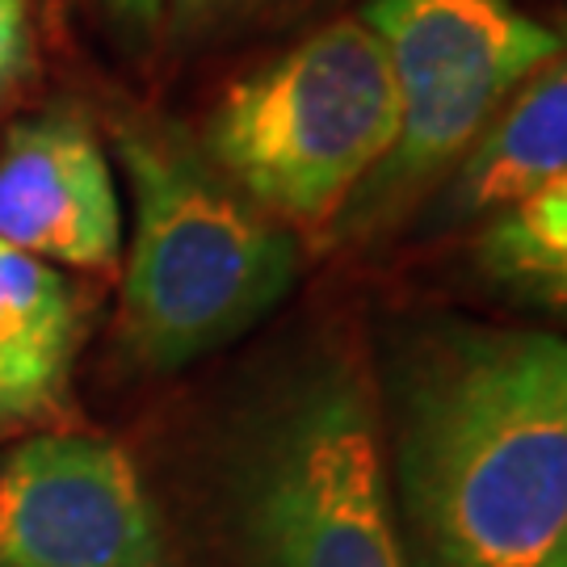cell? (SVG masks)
Wrapping results in <instances>:
<instances>
[{"mask_svg":"<svg viewBox=\"0 0 567 567\" xmlns=\"http://www.w3.org/2000/svg\"><path fill=\"white\" fill-rule=\"evenodd\" d=\"M408 567H567V337L442 316L386 362Z\"/></svg>","mask_w":567,"mask_h":567,"instance_id":"cell-1","label":"cell"},{"mask_svg":"<svg viewBox=\"0 0 567 567\" xmlns=\"http://www.w3.org/2000/svg\"><path fill=\"white\" fill-rule=\"evenodd\" d=\"M118 156L135 198L122 349L147 370H182L261 324L290 295L303 248L177 131L131 122Z\"/></svg>","mask_w":567,"mask_h":567,"instance_id":"cell-2","label":"cell"},{"mask_svg":"<svg viewBox=\"0 0 567 567\" xmlns=\"http://www.w3.org/2000/svg\"><path fill=\"white\" fill-rule=\"evenodd\" d=\"M400 131L379 34L341 18L227 89L203 126L206 161L295 236H328Z\"/></svg>","mask_w":567,"mask_h":567,"instance_id":"cell-3","label":"cell"},{"mask_svg":"<svg viewBox=\"0 0 567 567\" xmlns=\"http://www.w3.org/2000/svg\"><path fill=\"white\" fill-rule=\"evenodd\" d=\"M236 501L257 567H408L383 408L353 353H324L269 395L244 437Z\"/></svg>","mask_w":567,"mask_h":567,"instance_id":"cell-4","label":"cell"},{"mask_svg":"<svg viewBox=\"0 0 567 567\" xmlns=\"http://www.w3.org/2000/svg\"><path fill=\"white\" fill-rule=\"evenodd\" d=\"M358 18L386 51L400 131L328 231L337 240H370L429 203L496 110L567 51L513 0H370Z\"/></svg>","mask_w":567,"mask_h":567,"instance_id":"cell-5","label":"cell"},{"mask_svg":"<svg viewBox=\"0 0 567 567\" xmlns=\"http://www.w3.org/2000/svg\"><path fill=\"white\" fill-rule=\"evenodd\" d=\"M0 567H164L156 505L126 450L84 433L0 450Z\"/></svg>","mask_w":567,"mask_h":567,"instance_id":"cell-6","label":"cell"},{"mask_svg":"<svg viewBox=\"0 0 567 567\" xmlns=\"http://www.w3.org/2000/svg\"><path fill=\"white\" fill-rule=\"evenodd\" d=\"M0 244L39 261L110 269L122 206L102 143L72 114L18 122L0 147Z\"/></svg>","mask_w":567,"mask_h":567,"instance_id":"cell-7","label":"cell"},{"mask_svg":"<svg viewBox=\"0 0 567 567\" xmlns=\"http://www.w3.org/2000/svg\"><path fill=\"white\" fill-rule=\"evenodd\" d=\"M567 173V51L538 68L429 198V231L480 227Z\"/></svg>","mask_w":567,"mask_h":567,"instance_id":"cell-8","label":"cell"},{"mask_svg":"<svg viewBox=\"0 0 567 567\" xmlns=\"http://www.w3.org/2000/svg\"><path fill=\"white\" fill-rule=\"evenodd\" d=\"M81 344V299L55 265L0 244V429L60 404Z\"/></svg>","mask_w":567,"mask_h":567,"instance_id":"cell-9","label":"cell"},{"mask_svg":"<svg viewBox=\"0 0 567 567\" xmlns=\"http://www.w3.org/2000/svg\"><path fill=\"white\" fill-rule=\"evenodd\" d=\"M471 261L492 286L567 320V173L475 227Z\"/></svg>","mask_w":567,"mask_h":567,"instance_id":"cell-10","label":"cell"},{"mask_svg":"<svg viewBox=\"0 0 567 567\" xmlns=\"http://www.w3.org/2000/svg\"><path fill=\"white\" fill-rule=\"evenodd\" d=\"M278 4L282 0H168L173 25L185 30V34H219V30L261 18Z\"/></svg>","mask_w":567,"mask_h":567,"instance_id":"cell-11","label":"cell"},{"mask_svg":"<svg viewBox=\"0 0 567 567\" xmlns=\"http://www.w3.org/2000/svg\"><path fill=\"white\" fill-rule=\"evenodd\" d=\"M30 51V9L25 0H0V93L18 81Z\"/></svg>","mask_w":567,"mask_h":567,"instance_id":"cell-12","label":"cell"},{"mask_svg":"<svg viewBox=\"0 0 567 567\" xmlns=\"http://www.w3.org/2000/svg\"><path fill=\"white\" fill-rule=\"evenodd\" d=\"M513 4H522L526 13H534L543 25H550L555 34L567 39V0H513Z\"/></svg>","mask_w":567,"mask_h":567,"instance_id":"cell-13","label":"cell"}]
</instances>
